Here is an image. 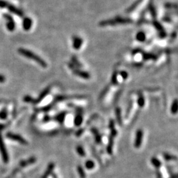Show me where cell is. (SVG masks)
Returning <instances> with one entry per match:
<instances>
[{"mask_svg":"<svg viewBox=\"0 0 178 178\" xmlns=\"http://www.w3.org/2000/svg\"><path fill=\"white\" fill-rule=\"evenodd\" d=\"M133 23V20L130 18L122 17H116L114 19L104 20L99 23L100 27H108V26H116L118 25H127Z\"/></svg>","mask_w":178,"mask_h":178,"instance_id":"cell-1","label":"cell"},{"mask_svg":"<svg viewBox=\"0 0 178 178\" xmlns=\"http://www.w3.org/2000/svg\"><path fill=\"white\" fill-rule=\"evenodd\" d=\"M18 52L21 54V55L25 56V57L29 58V59L34 60L38 64L40 65L41 67H44V68H46L48 66L47 63L45 61L41 58L40 56H38L37 54H34V52L29 50L25 49V48H19Z\"/></svg>","mask_w":178,"mask_h":178,"instance_id":"cell-2","label":"cell"},{"mask_svg":"<svg viewBox=\"0 0 178 178\" xmlns=\"http://www.w3.org/2000/svg\"><path fill=\"white\" fill-rule=\"evenodd\" d=\"M0 153H1L2 160H3V162L4 163H8L9 160V158L8 153L7 151V149H6L5 143H4V141L3 140L1 131H0Z\"/></svg>","mask_w":178,"mask_h":178,"instance_id":"cell-3","label":"cell"},{"mask_svg":"<svg viewBox=\"0 0 178 178\" xmlns=\"http://www.w3.org/2000/svg\"><path fill=\"white\" fill-rule=\"evenodd\" d=\"M84 96H81V95H73V96H67V95H58L55 97L54 98V101L53 104H52L53 105L54 104H55L58 102L60 101H64L66 100H70V99H83L85 98Z\"/></svg>","mask_w":178,"mask_h":178,"instance_id":"cell-4","label":"cell"},{"mask_svg":"<svg viewBox=\"0 0 178 178\" xmlns=\"http://www.w3.org/2000/svg\"><path fill=\"white\" fill-rule=\"evenodd\" d=\"M6 137L9 139H11L12 141H17V142H19L21 143L23 145H27L28 142L25 139H24L22 136H21L20 135L18 134H15L13 133H11V132H8L6 134Z\"/></svg>","mask_w":178,"mask_h":178,"instance_id":"cell-5","label":"cell"},{"mask_svg":"<svg viewBox=\"0 0 178 178\" xmlns=\"http://www.w3.org/2000/svg\"><path fill=\"white\" fill-rule=\"evenodd\" d=\"M143 131L142 129H138L135 133V139L134 141V147L137 149L140 148L143 140Z\"/></svg>","mask_w":178,"mask_h":178,"instance_id":"cell-6","label":"cell"},{"mask_svg":"<svg viewBox=\"0 0 178 178\" xmlns=\"http://www.w3.org/2000/svg\"><path fill=\"white\" fill-rule=\"evenodd\" d=\"M5 19L7 21V24H6V27L9 32H13L15 30V23L13 21V17L11 15L8 14H5L3 15Z\"/></svg>","mask_w":178,"mask_h":178,"instance_id":"cell-7","label":"cell"},{"mask_svg":"<svg viewBox=\"0 0 178 178\" xmlns=\"http://www.w3.org/2000/svg\"><path fill=\"white\" fill-rule=\"evenodd\" d=\"M50 89L51 88L50 87V86H48V87L46 88L44 90L42 91V92L40 93V95H39L38 97L36 99H34L33 100V102H32V104H39L40 102L44 98L47 96L48 94H49L50 92Z\"/></svg>","mask_w":178,"mask_h":178,"instance_id":"cell-8","label":"cell"},{"mask_svg":"<svg viewBox=\"0 0 178 178\" xmlns=\"http://www.w3.org/2000/svg\"><path fill=\"white\" fill-rule=\"evenodd\" d=\"M73 70V73H74L75 75L78 76V77H81L82 79H89L90 78V75L88 72L84 71H82L80 70L79 69H72Z\"/></svg>","mask_w":178,"mask_h":178,"instance_id":"cell-9","label":"cell"},{"mask_svg":"<svg viewBox=\"0 0 178 178\" xmlns=\"http://www.w3.org/2000/svg\"><path fill=\"white\" fill-rule=\"evenodd\" d=\"M82 44H83V40L81 37L77 36H75L73 37V48L75 50H79L81 48Z\"/></svg>","mask_w":178,"mask_h":178,"instance_id":"cell-10","label":"cell"},{"mask_svg":"<svg viewBox=\"0 0 178 178\" xmlns=\"http://www.w3.org/2000/svg\"><path fill=\"white\" fill-rule=\"evenodd\" d=\"M36 161V158L35 157H34V156H32V157L28 158L27 160H22V161H21L20 163L19 164V168L20 169L25 168V167H27V166H29V165L35 163Z\"/></svg>","mask_w":178,"mask_h":178,"instance_id":"cell-11","label":"cell"},{"mask_svg":"<svg viewBox=\"0 0 178 178\" xmlns=\"http://www.w3.org/2000/svg\"><path fill=\"white\" fill-rule=\"evenodd\" d=\"M7 8L11 13H12L16 15L19 17H23V13L21 9H19L17 8L15 6L11 5V4L8 3L7 5Z\"/></svg>","mask_w":178,"mask_h":178,"instance_id":"cell-12","label":"cell"},{"mask_svg":"<svg viewBox=\"0 0 178 178\" xmlns=\"http://www.w3.org/2000/svg\"><path fill=\"white\" fill-rule=\"evenodd\" d=\"M32 27V20L29 17H25L23 21V28L25 31H29Z\"/></svg>","mask_w":178,"mask_h":178,"instance_id":"cell-13","label":"cell"},{"mask_svg":"<svg viewBox=\"0 0 178 178\" xmlns=\"http://www.w3.org/2000/svg\"><path fill=\"white\" fill-rule=\"evenodd\" d=\"M66 115H67L66 112H60L58 115H56L54 119H55V120L56 121H58V123H60V124H63L65 121V119H66Z\"/></svg>","mask_w":178,"mask_h":178,"instance_id":"cell-14","label":"cell"},{"mask_svg":"<svg viewBox=\"0 0 178 178\" xmlns=\"http://www.w3.org/2000/svg\"><path fill=\"white\" fill-rule=\"evenodd\" d=\"M114 137L112 135H110L109 139H108V144L107 146V153L109 155H112L113 153V147H114Z\"/></svg>","mask_w":178,"mask_h":178,"instance_id":"cell-15","label":"cell"},{"mask_svg":"<svg viewBox=\"0 0 178 178\" xmlns=\"http://www.w3.org/2000/svg\"><path fill=\"white\" fill-rule=\"evenodd\" d=\"M54 166H55V164H54V163H53V162L50 163V164L48 165V168H47V170H46L45 173H44V175H43L42 178L48 177L49 175H50L52 174V171H53L54 169Z\"/></svg>","mask_w":178,"mask_h":178,"instance_id":"cell-16","label":"cell"},{"mask_svg":"<svg viewBox=\"0 0 178 178\" xmlns=\"http://www.w3.org/2000/svg\"><path fill=\"white\" fill-rule=\"evenodd\" d=\"M83 121V117L81 113H78L74 119V124L76 127H79Z\"/></svg>","mask_w":178,"mask_h":178,"instance_id":"cell-17","label":"cell"},{"mask_svg":"<svg viewBox=\"0 0 178 178\" xmlns=\"http://www.w3.org/2000/svg\"><path fill=\"white\" fill-rule=\"evenodd\" d=\"M135 38L137 39V40L139 41V42H145V40H146L147 36L145 32L139 31L137 33Z\"/></svg>","mask_w":178,"mask_h":178,"instance_id":"cell-18","label":"cell"},{"mask_svg":"<svg viewBox=\"0 0 178 178\" xmlns=\"http://www.w3.org/2000/svg\"><path fill=\"white\" fill-rule=\"evenodd\" d=\"M149 11L150 13H151V16L154 17V18H155V17H156V15H157V13H156V10L155 6V5H154V3L153 1L150 2V3L149 5Z\"/></svg>","mask_w":178,"mask_h":178,"instance_id":"cell-19","label":"cell"},{"mask_svg":"<svg viewBox=\"0 0 178 178\" xmlns=\"http://www.w3.org/2000/svg\"><path fill=\"white\" fill-rule=\"evenodd\" d=\"M142 1H143V0H137V1H135L131 5H130L129 7H128V9H127V12L131 13L132 11H133L135 9H137V7L140 5Z\"/></svg>","mask_w":178,"mask_h":178,"instance_id":"cell-20","label":"cell"},{"mask_svg":"<svg viewBox=\"0 0 178 178\" xmlns=\"http://www.w3.org/2000/svg\"><path fill=\"white\" fill-rule=\"evenodd\" d=\"M151 164L153 165L154 167L156 168H160L162 166V162H160V160L159 159H158L156 157H153L151 159Z\"/></svg>","mask_w":178,"mask_h":178,"instance_id":"cell-21","label":"cell"},{"mask_svg":"<svg viewBox=\"0 0 178 178\" xmlns=\"http://www.w3.org/2000/svg\"><path fill=\"white\" fill-rule=\"evenodd\" d=\"M177 108H178V103H177V100L175 99L173 101L172 104H171V113L172 114H176L177 112Z\"/></svg>","mask_w":178,"mask_h":178,"instance_id":"cell-22","label":"cell"},{"mask_svg":"<svg viewBox=\"0 0 178 178\" xmlns=\"http://www.w3.org/2000/svg\"><path fill=\"white\" fill-rule=\"evenodd\" d=\"M116 119L119 125H122V119H121V110L120 108H117L116 109Z\"/></svg>","mask_w":178,"mask_h":178,"instance_id":"cell-23","label":"cell"},{"mask_svg":"<svg viewBox=\"0 0 178 178\" xmlns=\"http://www.w3.org/2000/svg\"><path fill=\"white\" fill-rule=\"evenodd\" d=\"M153 24L154 27H155V29H156V30H158V31L159 32H162V31H164V30H165L164 29V27H163V26H162L161 24L158 22V21L154 20L153 22Z\"/></svg>","mask_w":178,"mask_h":178,"instance_id":"cell-24","label":"cell"},{"mask_svg":"<svg viewBox=\"0 0 178 178\" xmlns=\"http://www.w3.org/2000/svg\"><path fill=\"white\" fill-rule=\"evenodd\" d=\"M84 166H85V168L87 169L88 170H91L92 169L94 168L95 167V164L94 162L91 160H86L85 164H84Z\"/></svg>","mask_w":178,"mask_h":178,"instance_id":"cell-25","label":"cell"},{"mask_svg":"<svg viewBox=\"0 0 178 178\" xmlns=\"http://www.w3.org/2000/svg\"><path fill=\"white\" fill-rule=\"evenodd\" d=\"M77 173H78V174H79L80 178H86V173H85V171H84L83 168H82L81 165H79V166H77Z\"/></svg>","mask_w":178,"mask_h":178,"instance_id":"cell-26","label":"cell"},{"mask_svg":"<svg viewBox=\"0 0 178 178\" xmlns=\"http://www.w3.org/2000/svg\"><path fill=\"white\" fill-rule=\"evenodd\" d=\"M76 151H77V154L80 156H81V157H85L86 156L85 151H84L83 147L81 146V145H78V146L76 147Z\"/></svg>","mask_w":178,"mask_h":178,"instance_id":"cell-27","label":"cell"},{"mask_svg":"<svg viewBox=\"0 0 178 178\" xmlns=\"http://www.w3.org/2000/svg\"><path fill=\"white\" fill-rule=\"evenodd\" d=\"M137 104H138V106H139L140 108L144 107V106L145 104V100L143 94H139V96L138 100H137Z\"/></svg>","mask_w":178,"mask_h":178,"instance_id":"cell-28","label":"cell"},{"mask_svg":"<svg viewBox=\"0 0 178 178\" xmlns=\"http://www.w3.org/2000/svg\"><path fill=\"white\" fill-rule=\"evenodd\" d=\"M164 158L165 160H166V161H170V160H177V157L174 155H170V154H168V153H164Z\"/></svg>","mask_w":178,"mask_h":178,"instance_id":"cell-29","label":"cell"},{"mask_svg":"<svg viewBox=\"0 0 178 178\" xmlns=\"http://www.w3.org/2000/svg\"><path fill=\"white\" fill-rule=\"evenodd\" d=\"M8 116V112L6 108H3V110L0 111V119H6Z\"/></svg>","mask_w":178,"mask_h":178,"instance_id":"cell-30","label":"cell"},{"mask_svg":"<svg viewBox=\"0 0 178 178\" xmlns=\"http://www.w3.org/2000/svg\"><path fill=\"white\" fill-rule=\"evenodd\" d=\"M112 82L113 84H114V85H116V84L118 83V72H117V71H114V73H113L112 77Z\"/></svg>","mask_w":178,"mask_h":178,"instance_id":"cell-31","label":"cell"},{"mask_svg":"<svg viewBox=\"0 0 178 178\" xmlns=\"http://www.w3.org/2000/svg\"><path fill=\"white\" fill-rule=\"evenodd\" d=\"M34 98L32 96H29V95H27V96H24L23 98V101L27 103H32L33 102Z\"/></svg>","mask_w":178,"mask_h":178,"instance_id":"cell-32","label":"cell"},{"mask_svg":"<svg viewBox=\"0 0 178 178\" xmlns=\"http://www.w3.org/2000/svg\"><path fill=\"white\" fill-rule=\"evenodd\" d=\"M155 57V55L151 54H145L143 56V59L145 60H151V59H153Z\"/></svg>","mask_w":178,"mask_h":178,"instance_id":"cell-33","label":"cell"},{"mask_svg":"<svg viewBox=\"0 0 178 178\" xmlns=\"http://www.w3.org/2000/svg\"><path fill=\"white\" fill-rule=\"evenodd\" d=\"M119 75H121V77H122L123 79L126 80L128 78V73L125 71H121L120 73H119Z\"/></svg>","mask_w":178,"mask_h":178,"instance_id":"cell-34","label":"cell"},{"mask_svg":"<svg viewBox=\"0 0 178 178\" xmlns=\"http://www.w3.org/2000/svg\"><path fill=\"white\" fill-rule=\"evenodd\" d=\"M8 3L7 1H3V0H0V7L1 8H5L7 7Z\"/></svg>","mask_w":178,"mask_h":178,"instance_id":"cell-35","label":"cell"},{"mask_svg":"<svg viewBox=\"0 0 178 178\" xmlns=\"http://www.w3.org/2000/svg\"><path fill=\"white\" fill-rule=\"evenodd\" d=\"M50 119L51 118L49 116H44V119H43V121H44V122H48V121H49Z\"/></svg>","mask_w":178,"mask_h":178,"instance_id":"cell-36","label":"cell"},{"mask_svg":"<svg viewBox=\"0 0 178 178\" xmlns=\"http://www.w3.org/2000/svg\"><path fill=\"white\" fill-rule=\"evenodd\" d=\"M5 81V77H4L3 75H0V82H1V83H3V82H4Z\"/></svg>","mask_w":178,"mask_h":178,"instance_id":"cell-37","label":"cell"},{"mask_svg":"<svg viewBox=\"0 0 178 178\" xmlns=\"http://www.w3.org/2000/svg\"><path fill=\"white\" fill-rule=\"evenodd\" d=\"M82 132H83V130H82V129L79 130V131L77 132V136H80V135H81V133H82Z\"/></svg>","mask_w":178,"mask_h":178,"instance_id":"cell-38","label":"cell"},{"mask_svg":"<svg viewBox=\"0 0 178 178\" xmlns=\"http://www.w3.org/2000/svg\"><path fill=\"white\" fill-rule=\"evenodd\" d=\"M4 128H5V125H2V124H0V131H1V130H3Z\"/></svg>","mask_w":178,"mask_h":178,"instance_id":"cell-39","label":"cell"},{"mask_svg":"<svg viewBox=\"0 0 178 178\" xmlns=\"http://www.w3.org/2000/svg\"><path fill=\"white\" fill-rule=\"evenodd\" d=\"M53 178H58L55 174H53Z\"/></svg>","mask_w":178,"mask_h":178,"instance_id":"cell-40","label":"cell"}]
</instances>
